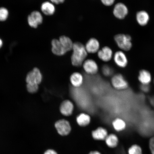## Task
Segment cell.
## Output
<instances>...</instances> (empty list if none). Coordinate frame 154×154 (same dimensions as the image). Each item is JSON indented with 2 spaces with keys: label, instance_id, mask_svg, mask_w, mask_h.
Masks as SVG:
<instances>
[{
  "label": "cell",
  "instance_id": "5b68a950",
  "mask_svg": "<svg viewBox=\"0 0 154 154\" xmlns=\"http://www.w3.org/2000/svg\"><path fill=\"white\" fill-rule=\"evenodd\" d=\"M43 75L37 67H35L29 72L26 77L27 84L39 85L43 80Z\"/></svg>",
  "mask_w": 154,
  "mask_h": 154
},
{
  "label": "cell",
  "instance_id": "6da1fadb",
  "mask_svg": "<svg viewBox=\"0 0 154 154\" xmlns=\"http://www.w3.org/2000/svg\"><path fill=\"white\" fill-rule=\"evenodd\" d=\"M72 50L71 62L73 66L75 67L82 66L88 55L85 46L79 42H76L73 44Z\"/></svg>",
  "mask_w": 154,
  "mask_h": 154
},
{
  "label": "cell",
  "instance_id": "3957f363",
  "mask_svg": "<svg viewBox=\"0 0 154 154\" xmlns=\"http://www.w3.org/2000/svg\"><path fill=\"white\" fill-rule=\"evenodd\" d=\"M111 83L112 87L117 90H126L129 86L128 81L121 74L113 75L111 78Z\"/></svg>",
  "mask_w": 154,
  "mask_h": 154
},
{
  "label": "cell",
  "instance_id": "7402d4cb",
  "mask_svg": "<svg viewBox=\"0 0 154 154\" xmlns=\"http://www.w3.org/2000/svg\"><path fill=\"white\" fill-rule=\"evenodd\" d=\"M59 40L67 52L72 50L74 43L70 38L66 36H62Z\"/></svg>",
  "mask_w": 154,
  "mask_h": 154
},
{
  "label": "cell",
  "instance_id": "d4e9b609",
  "mask_svg": "<svg viewBox=\"0 0 154 154\" xmlns=\"http://www.w3.org/2000/svg\"><path fill=\"white\" fill-rule=\"evenodd\" d=\"M8 10L5 7L0 8V21L3 22L7 20L9 16Z\"/></svg>",
  "mask_w": 154,
  "mask_h": 154
},
{
  "label": "cell",
  "instance_id": "30bf717a",
  "mask_svg": "<svg viewBox=\"0 0 154 154\" xmlns=\"http://www.w3.org/2000/svg\"><path fill=\"white\" fill-rule=\"evenodd\" d=\"M74 105L69 100H66L61 103L59 110L61 114L65 116H69L72 114L74 110Z\"/></svg>",
  "mask_w": 154,
  "mask_h": 154
},
{
  "label": "cell",
  "instance_id": "2e32d148",
  "mask_svg": "<svg viewBox=\"0 0 154 154\" xmlns=\"http://www.w3.org/2000/svg\"><path fill=\"white\" fill-rule=\"evenodd\" d=\"M52 51L58 56H61L67 53L59 39H54L51 42Z\"/></svg>",
  "mask_w": 154,
  "mask_h": 154
},
{
  "label": "cell",
  "instance_id": "ffe728a7",
  "mask_svg": "<svg viewBox=\"0 0 154 154\" xmlns=\"http://www.w3.org/2000/svg\"><path fill=\"white\" fill-rule=\"evenodd\" d=\"M76 121L79 126L85 127L88 126L91 122V117L85 113H81L77 116Z\"/></svg>",
  "mask_w": 154,
  "mask_h": 154
},
{
  "label": "cell",
  "instance_id": "9a60e30c",
  "mask_svg": "<svg viewBox=\"0 0 154 154\" xmlns=\"http://www.w3.org/2000/svg\"><path fill=\"white\" fill-rule=\"evenodd\" d=\"M100 43L96 38H92L88 40L85 46L88 53L94 54L99 51Z\"/></svg>",
  "mask_w": 154,
  "mask_h": 154
},
{
  "label": "cell",
  "instance_id": "52a82bcc",
  "mask_svg": "<svg viewBox=\"0 0 154 154\" xmlns=\"http://www.w3.org/2000/svg\"><path fill=\"white\" fill-rule=\"evenodd\" d=\"M82 66L84 72L88 75H95L99 71L97 63L93 59H86Z\"/></svg>",
  "mask_w": 154,
  "mask_h": 154
},
{
  "label": "cell",
  "instance_id": "f546056e",
  "mask_svg": "<svg viewBox=\"0 0 154 154\" xmlns=\"http://www.w3.org/2000/svg\"><path fill=\"white\" fill-rule=\"evenodd\" d=\"M43 154H58L56 151L53 149H49L46 150Z\"/></svg>",
  "mask_w": 154,
  "mask_h": 154
},
{
  "label": "cell",
  "instance_id": "e0dca14e",
  "mask_svg": "<svg viewBox=\"0 0 154 154\" xmlns=\"http://www.w3.org/2000/svg\"><path fill=\"white\" fill-rule=\"evenodd\" d=\"M104 141L108 147L110 149H115L119 146L120 140L117 134L111 133L109 134Z\"/></svg>",
  "mask_w": 154,
  "mask_h": 154
},
{
  "label": "cell",
  "instance_id": "44dd1931",
  "mask_svg": "<svg viewBox=\"0 0 154 154\" xmlns=\"http://www.w3.org/2000/svg\"><path fill=\"white\" fill-rule=\"evenodd\" d=\"M41 9L44 14L51 15L55 12V7L54 4L51 2H45L42 4Z\"/></svg>",
  "mask_w": 154,
  "mask_h": 154
},
{
  "label": "cell",
  "instance_id": "7c38bea8",
  "mask_svg": "<svg viewBox=\"0 0 154 154\" xmlns=\"http://www.w3.org/2000/svg\"><path fill=\"white\" fill-rule=\"evenodd\" d=\"M108 132L106 129L103 127H99L92 131L91 136L94 140L99 141H104L106 138Z\"/></svg>",
  "mask_w": 154,
  "mask_h": 154
},
{
  "label": "cell",
  "instance_id": "f1b7e54d",
  "mask_svg": "<svg viewBox=\"0 0 154 154\" xmlns=\"http://www.w3.org/2000/svg\"><path fill=\"white\" fill-rule=\"evenodd\" d=\"M115 0H101L103 5L106 6H110L115 3Z\"/></svg>",
  "mask_w": 154,
  "mask_h": 154
},
{
  "label": "cell",
  "instance_id": "5bb4252c",
  "mask_svg": "<svg viewBox=\"0 0 154 154\" xmlns=\"http://www.w3.org/2000/svg\"><path fill=\"white\" fill-rule=\"evenodd\" d=\"M70 81L71 85L74 88H80L83 84L84 76L82 74L79 72H73L70 76Z\"/></svg>",
  "mask_w": 154,
  "mask_h": 154
},
{
  "label": "cell",
  "instance_id": "d6986e66",
  "mask_svg": "<svg viewBox=\"0 0 154 154\" xmlns=\"http://www.w3.org/2000/svg\"><path fill=\"white\" fill-rule=\"evenodd\" d=\"M150 17L149 13L144 11H141L137 13L136 20L140 26H144L149 23Z\"/></svg>",
  "mask_w": 154,
  "mask_h": 154
},
{
  "label": "cell",
  "instance_id": "484cf974",
  "mask_svg": "<svg viewBox=\"0 0 154 154\" xmlns=\"http://www.w3.org/2000/svg\"><path fill=\"white\" fill-rule=\"evenodd\" d=\"M26 89L29 93L34 94L38 91V85L27 84Z\"/></svg>",
  "mask_w": 154,
  "mask_h": 154
},
{
  "label": "cell",
  "instance_id": "603a6c76",
  "mask_svg": "<svg viewBox=\"0 0 154 154\" xmlns=\"http://www.w3.org/2000/svg\"><path fill=\"white\" fill-rule=\"evenodd\" d=\"M128 154H143V149L139 144L134 143L131 145L127 151Z\"/></svg>",
  "mask_w": 154,
  "mask_h": 154
},
{
  "label": "cell",
  "instance_id": "7a4b0ae2",
  "mask_svg": "<svg viewBox=\"0 0 154 154\" xmlns=\"http://www.w3.org/2000/svg\"><path fill=\"white\" fill-rule=\"evenodd\" d=\"M114 40L117 46L123 51H128L131 49L132 38L128 35L117 34L115 36Z\"/></svg>",
  "mask_w": 154,
  "mask_h": 154
},
{
  "label": "cell",
  "instance_id": "1f68e13d",
  "mask_svg": "<svg viewBox=\"0 0 154 154\" xmlns=\"http://www.w3.org/2000/svg\"><path fill=\"white\" fill-rule=\"evenodd\" d=\"M88 154H102L100 152L98 151H92L90 152Z\"/></svg>",
  "mask_w": 154,
  "mask_h": 154
},
{
  "label": "cell",
  "instance_id": "cb8c5ba5",
  "mask_svg": "<svg viewBox=\"0 0 154 154\" xmlns=\"http://www.w3.org/2000/svg\"><path fill=\"white\" fill-rule=\"evenodd\" d=\"M102 72L104 75L106 77L112 76L114 75L113 69L109 65H103L102 67Z\"/></svg>",
  "mask_w": 154,
  "mask_h": 154
},
{
  "label": "cell",
  "instance_id": "8992f818",
  "mask_svg": "<svg viewBox=\"0 0 154 154\" xmlns=\"http://www.w3.org/2000/svg\"><path fill=\"white\" fill-rule=\"evenodd\" d=\"M43 17L41 13L38 11H32L29 15L27 18L28 24L32 28H37L43 22Z\"/></svg>",
  "mask_w": 154,
  "mask_h": 154
},
{
  "label": "cell",
  "instance_id": "83f0119b",
  "mask_svg": "<svg viewBox=\"0 0 154 154\" xmlns=\"http://www.w3.org/2000/svg\"><path fill=\"white\" fill-rule=\"evenodd\" d=\"M140 91L144 93H147L150 91L151 90V87L147 85H140Z\"/></svg>",
  "mask_w": 154,
  "mask_h": 154
},
{
  "label": "cell",
  "instance_id": "d6a6232c",
  "mask_svg": "<svg viewBox=\"0 0 154 154\" xmlns=\"http://www.w3.org/2000/svg\"><path fill=\"white\" fill-rule=\"evenodd\" d=\"M3 45V42L1 38H0V49L2 47Z\"/></svg>",
  "mask_w": 154,
  "mask_h": 154
},
{
  "label": "cell",
  "instance_id": "4fadbf2b",
  "mask_svg": "<svg viewBox=\"0 0 154 154\" xmlns=\"http://www.w3.org/2000/svg\"><path fill=\"white\" fill-rule=\"evenodd\" d=\"M138 79L140 85H149L152 80L151 73L145 69H142L138 73Z\"/></svg>",
  "mask_w": 154,
  "mask_h": 154
},
{
  "label": "cell",
  "instance_id": "4316f807",
  "mask_svg": "<svg viewBox=\"0 0 154 154\" xmlns=\"http://www.w3.org/2000/svg\"><path fill=\"white\" fill-rule=\"evenodd\" d=\"M148 146H149V149L151 154H154V136L150 138Z\"/></svg>",
  "mask_w": 154,
  "mask_h": 154
},
{
  "label": "cell",
  "instance_id": "ac0fdd59",
  "mask_svg": "<svg viewBox=\"0 0 154 154\" xmlns=\"http://www.w3.org/2000/svg\"><path fill=\"white\" fill-rule=\"evenodd\" d=\"M112 126L115 131L121 132L124 131L126 129L127 124L124 119L117 117L112 121Z\"/></svg>",
  "mask_w": 154,
  "mask_h": 154
},
{
  "label": "cell",
  "instance_id": "ba28073f",
  "mask_svg": "<svg viewBox=\"0 0 154 154\" xmlns=\"http://www.w3.org/2000/svg\"><path fill=\"white\" fill-rule=\"evenodd\" d=\"M113 60L115 64L121 68H125L128 64V60L124 51H119L113 56Z\"/></svg>",
  "mask_w": 154,
  "mask_h": 154
},
{
  "label": "cell",
  "instance_id": "836d02e7",
  "mask_svg": "<svg viewBox=\"0 0 154 154\" xmlns=\"http://www.w3.org/2000/svg\"><path fill=\"white\" fill-rule=\"evenodd\" d=\"M153 84H154V80H153Z\"/></svg>",
  "mask_w": 154,
  "mask_h": 154
},
{
  "label": "cell",
  "instance_id": "9c48e42d",
  "mask_svg": "<svg viewBox=\"0 0 154 154\" xmlns=\"http://www.w3.org/2000/svg\"><path fill=\"white\" fill-rule=\"evenodd\" d=\"M113 13L116 18L119 19H123L128 15V9L124 3H119L115 5Z\"/></svg>",
  "mask_w": 154,
  "mask_h": 154
},
{
  "label": "cell",
  "instance_id": "4dcf8cb0",
  "mask_svg": "<svg viewBox=\"0 0 154 154\" xmlns=\"http://www.w3.org/2000/svg\"><path fill=\"white\" fill-rule=\"evenodd\" d=\"M51 2L55 4H59L62 3L64 2L65 0H50Z\"/></svg>",
  "mask_w": 154,
  "mask_h": 154
},
{
  "label": "cell",
  "instance_id": "8fae6325",
  "mask_svg": "<svg viewBox=\"0 0 154 154\" xmlns=\"http://www.w3.org/2000/svg\"><path fill=\"white\" fill-rule=\"evenodd\" d=\"M112 50L108 47H105L102 48L98 51V57L104 62H108L110 61L113 57Z\"/></svg>",
  "mask_w": 154,
  "mask_h": 154
},
{
  "label": "cell",
  "instance_id": "277c9868",
  "mask_svg": "<svg viewBox=\"0 0 154 154\" xmlns=\"http://www.w3.org/2000/svg\"><path fill=\"white\" fill-rule=\"evenodd\" d=\"M54 126L58 134L61 136H68L72 131L70 123L66 119H61L57 121L55 123Z\"/></svg>",
  "mask_w": 154,
  "mask_h": 154
}]
</instances>
